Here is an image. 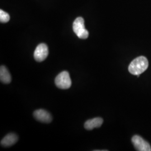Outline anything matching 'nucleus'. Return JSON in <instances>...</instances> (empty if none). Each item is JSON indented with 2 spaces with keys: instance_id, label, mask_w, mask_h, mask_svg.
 <instances>
[{
  "instance_id": "f257e3e1",
  "label": "nucleus",
  "mask_w": 151,
  "mask_h": 151,
  "mask_svg": "<svg viewBox=\"0 0 151 151\" xmlns=\"http://www.w3.org/2000/svg\"><path fill=\"white\" fill-rule=\"evenodd\" d=\"M148 67V61L145 57L140 56L133 60L130 64L128 70L133 75L139 77Z\"/></svg>"
},
{
  "instance_id": "f03ea898",
  "label": "nucleus",
  "mask_w": 151,
  "mask_h": 151,
  "mask_svg": "<svg viewBox=\"0 0 151 151\" xmlns=\"http://www.w3.org/2000/svg\"><path fill=\"white\" fill-rule=\"evenodd\" d=\"M73 30L77 36L80 39H85L88 37V32L86 29L84 20L81 17L76 18L73 22Z\"/></svg>"
},
{
  "instance_id": "7ed1b4c3",
  "label": "nucleus",
  "mask_w": 151,
  "mask_h": 151,
  "mask_svg": "<svg viewBox=\"0 0 151 151\" xmlns=\"http://www.w3.org/2000/svg\"><path fill=\"white\" fill-rule=\"evenodd\" d=\"M55 84L61 89H68L72 85L70 74L67 71H63L55 79Z\"/></svg>"
},
{
  "instance_id": "20e7f679",
  "label": "nucleus",
  "mask_w": 151,
  "mask_h": 151,
  "mask_svg": "<svg viewBox=\"0 0 151 151\" xmlns=\"http://www.w3.org/2000/svg\"><path fill=\"white\" fill-rule=\"evenodd\" d=\"M132 142L136 150L138 151H151L150 145L139 135H134L132 138Z\"/></svg>"
},
{
  "instance_id": "39448f33",
  "label": "nucleus",
  "mask_w": 151,
  "mask_h": 151,
  "mask_svg": "<svg viewBox=\"0 0 151 151\" xmlns=\"http://www.w3.org/2000/svg\"><path fill=\"white\" fill-rule=\"evenodd\" d=\"M48 55V48L45 44H39L35 49L34 57L36 61L41 62L47 58Z\"/></svg>"
},
{
  "instance_id": "423d86ee",
  "label": "nucleus",
  "mask_w": 151,
  "mask_h": 151,
  "mask_svg": "<svg viewBox=\"0 0 151 151\" xmlns=\"http://www.w3.org/2000/svg\"><path fill=\"white\" fill-rule=\"evenodd\" d=\"M33 115L35 119L42 123H49L52 120V117L50 114L44 109H38L35 110Z\"/></svg>"
},
{
  "instance_id": "0eeeda50",
  "label": "nucleus",
  "mask_w": 151,
  "mask_h": 151,
  "mask_svg": "<svg viewBox=\"0 0 151 151\" xmlns=\"http://www.w3.org/2000/svg\"><path fill=\"white\" fill-rule=\"evenodd\" d=\"M18 140L17 135L14 133H10L5 137L1 141V146L5 147H9L15 145Z\"/></svg>"
},
{
  "instance_id": "6e6552de",
  "label": "nucleus",
  "mask_w": 151,
  "mask_h": 151,
  "mask_svg": "<svg viewBox=\"0 0 151 151\" xmlns=\"http://www.w3.org/2000/svg\"><path fill=\"white\" fill-rule=\"evenodd\" d=\"M103 123V119L101 118H95L87 120L84 124L85 128L88 130L93 129L96 128H99Z\"/></svg>"
},
{
  "instance_id": "1a4fd4ad",
  "label": "nucleus",
  "mask_w": 151,
  "mask_h": 151,
  "mask_svg": "<svg viewBox=\"0 0 151 151\" xmlns=\"http://www.w3.org/2000/svg\"><path fill=\"white\" fill-rule=\"evenodd\" d=\"M0 80L1 82L5 84L11 82V75L8 69L4 65H1L0 68Z\"/></svg>"
},
{
  "instance_id": "9d476101",
  "label": "nucleus",
  "mask_w": 151,
  "mask_h": 151,
  "mask_svg": "<svg viewBox=\"0 0 151 151\" xmlns=\"http://www.w3.org/2000/svg\"><path fill=\"white\" fill-rule=\"evenodd\" d=\"M10 16L9 15L2 10H0V22L2 23L7 22L10 20Z\"/></svg>"
}]
</instances>
